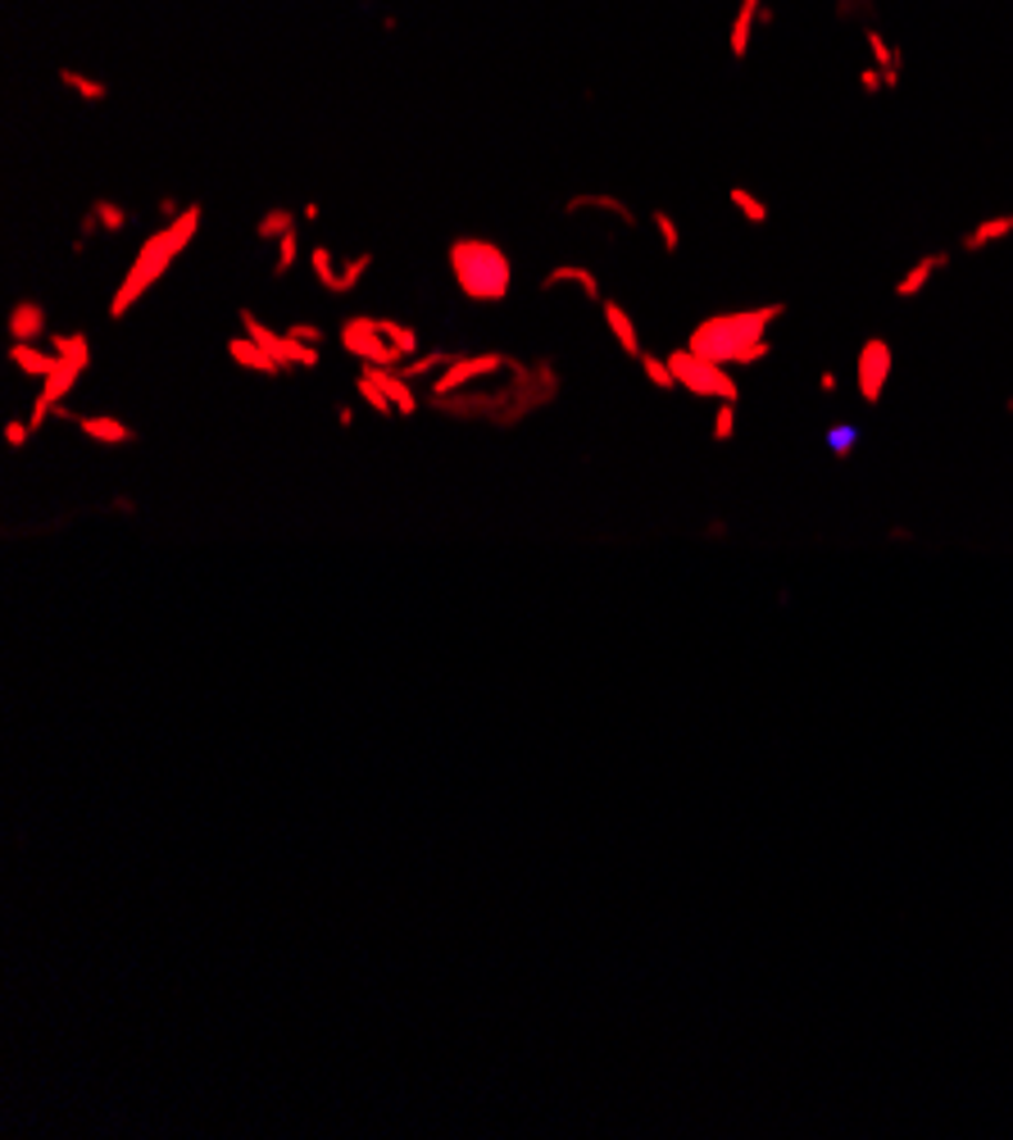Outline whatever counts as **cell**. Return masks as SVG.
<instances>
[{"instance_id": "6da1fadb", "label": "cell", "mask_w": 1013, "mask_h": 1140, "mask_svg": "<svg viewBox=\"0 0 1013 1140\" xmlns=\"http://www.w3.org/2000/svg\"><path fill=\"white\" fill-rule=\"evenodd\" d=\"M787 319V305H759V310H732V314H713L705 323L691 327L687 345L696 355L713 360V364H728V369H754L773 355V323Z\"/></svg>"}, {"instance_id": "7a4b0ae2", "label": "cell", "mask_w": 1013, "mask_h": 1140, "mask_svg": "<svg viewBox=\"0 0 1013 1140\" xmlns=\"http://www.w3.org/2000/svg\"><path fill=\"white\" fill-rule=\"evenodd\" d=\"M201 219H205V205H201V201H191L173 223H164L160 232H151L146 241H141V251H136L132 269L123 273L119 291H114V301H110V319H123L132 305H141V295H146V291H151V286H155V282L178 264V255L186 251V245L196 241Z\"/></svg>"}, {"instance_id": "3957f363", "label": "cell", "mask_w": 1013, "mask_h": 1140, "mask_svg": "<svg viewBox=\"0 0 1013 1140\" xmlns=\"http://www.w3.org/2000/svg\"><path fill=\"white\" fill-rule=\"evenodd\" d=\"M446 264H450V278L459 286V295H464V301H473V305H500L509 295L514 264H509V255L500 251V245L487 241V236L450 241Z\"/></svg>"}, {"instance_id": "277c9868", "label": "cell", "mask_w": 1013, "mask_h": 1140, "mask_svg": "<svg viewBox=\"0 0 1013 1140\" xmlns=\"http://www.w3.org/2000/svg\"><path fill=\"white\" fill-rule=\"evenodd\" d=\"M668 369H672V377H678V386L700 395V401H713V405H737L741 401V382L732 377V369L696 355L691 345H678V351L668 355Z\"/></svg>"}, {"instance_id": "5b68a950", "label": "cell", "mask_w": 1013, "mask_h": 1140, "mask_svg": "<svg viewBox=\"0 0 1013 1140\" xmlns=\"http://www.w3.org/2000/svg\"><path fill=\"white\" fill-rule=\"evenodd\" d=\"M336 341H342V351H346L351 360H359V364L405 369V355L396 351V341L387 336V323L373 319V314H355V319H346V323H342V332H336Z\"/></svg>"}, {"instance_id": "8992f818", "label": "cell", "mask_w": 1013, "mask_h": 1140, "mask_svg": "<svg viewBox=\"0 0 1013 1140\" xmlns=\"http://www.w3.org/2000/svg\"><path fill=\"white\" fill-rule=\"evenodd\" d=\"M236 323H241V332H246L251 341H260L264 351L282 364V373H296V369H318V345H305V341H296L292 332H277V327H269L255 310H241L236 314Z\"/></svg>"}, {"instance_id": "52a82bcc", "label": "cell", "mask_w": 1013, "mask_h": 1140, "mask_svg": "<svg viewBox=\"0 0 1013 1140\" xmlns=\"http://www.w3.org/2000/svg\"><path fill=\"white\" fill-rule=\"evenodd\" d=\"M60 355V351H55ZM91 369V360H82V355H60V364H55V373L41 382V391H37V405H32V414H28V427H32V436L55 418V410L69 401V391L78 386V377Z\"/></svg>"}, {"instance_id": "ba28073f", "label": "cell", "mask_w": 1013, "mask_h": 1140, "mask_svg": "<svg viewBox=\"0 0 1013 1140\" xmlns=\"http://www.w3.org/2000/svg\"><path fill=\"white\" fill-rule=\"evenodd\" d=\"M891 369H895V351L887 336H868L854 355V382H859V395L863 405H882L887 395V382H891Z\"/></svg>"}, {"instance_id": "9c48e42d", "label": "cell", "mask_w": 1013, "mask_h": 1140, "mask_svg": "<svg viewBox=\"0 0 1013 1140\" xmlns=\"http://www.w3.org/2000/svg\"><path fill=\"white\" fill-rule=\"evenodd\" d=\"M310 269H314L318 286H323L327 295H351V291L368 278L373 255L364 251V255H355V260H346V264H336V255L327 251V245H314V251H310Z\"/></svg>"}, {"instance_id": "30bf717a", "label": "cell", "mask_w": 1013, "mask_h": 1140, "mask_svg": "<svg viewBox=\"0 0 1013 1140\" xmlns=\"http://www.w3.org/2000/svg\"><path fill=\"white\" fill-rule=\"evenodd\" d=\"M55 418H69L91 445H132L136 441V432L123 418H114V414H73L69 405H60Z\"/></svg>"}, {"instance_id": "8fae6325", "label": "cell", "mask_w": 1013, "mask_h": 1140, "mask_svg": "<svg viewBox=\"0 0 1013 1140\" xmlns=\"http://www.w3.org/2000/svg\"><path fill=\"white\" fill-rule=\"evenodd\" d=\"M559 286H577V291H583V301H591V305H600V301H605L600 278H596L587 264H555V269L541 278V295H555Z\"/></svg>"}, {"instance_id": "7c38bea8", "label": "cell", "mask_w": 1013, "mask_h": 1140, "mask_svg": "<svg viewBox=\"0 0 1013 1140\" xmlns=\"http://www.w3.org/2000/svg\"><path fill=\"white\" fill-rule=\"evenodd\" d=\"M600 319H605V327H609V336H614V345L627 355V360H641L646 355V345H641V332H637V323H632V314H627L618 301H600Z\"/></svg>"}, {"instance_id": "4fadbf2b", "label": "cell", "mask_w": 1013, "mask_h": 1140, "mask_svg": "<svg viewBox=\"0 0 1013 1140\" xmlns=\"http://www.w3.org/2000/svg\"><path fill=\"white\" fill-rule=\"evenodd\" d=\"M945 269H950V255H945V251L919 255L909 273H900V282H895V301H919V295L932 286V278H936V273H945Z\"/></svg>"}, {"instance_id": "5bb4252c", "label": "cell", "mask_w": 1013, "mask_h": 1140, "mask_svg": "<svg viewBox=\"0 0 1013 1140\" xmlns=\"http://www.w3.org/2000/svg\"><path fill=\"white\" fill-rule=\"evenodd\" d=\"M6 327H10V341H41V336H51V319H45V305L32 301V295H23V301L10 305Z\"/></svg>"}, {"instance_id": "9a60e30c", "label": "cell", "mask_w": 1013, "mask_h": 1140, "mask_svg": "<svg viewBox=\"0 0 1013 1140\" xmlns=\"http://www.w3.org/2000/svg\"><path fill=\"white\" fill-rule=\"evenodd\" d=\"M587 210H600V214H614L622 228H637V214H632V205L622 201V195H609V191H583V195H573V201L564 205V214L568 219H577V214H587Z\"/></svg>"}, {"instance_id": "2e32d148", "label": "cell", "mask_w": 1013, "mask_h": 1140, "mask_svg": "<svg viewBox=\"0 0 1013 1140\" xmlns=\"http://www.w3.org/2000/svg\"><path fill=\"white\" fill-rule=\"evenodd\" d=\"M227 360H232L236 369H246V373H260V377H282V364L264 351L260 341H251L246 332L227 341Z\"/></svg>"}, {"instance_id": "e0dca14e", "label": "cell", "mask_w": 1013, "mask_h": 1140, "mask_svg": "<svg viewBox=\"0 0 1013 1140\" xmlns=\"http://www.w3.org/2000/svg\"><path fill=\"white\" fill-rule=\"evenodd\" d=\"M364 373L392 395V405H396V414H418V395H414V386H409V377L401 373V369H382V364H364Z\"/></svg>"}, {"instance_id": "ac0fdd59", "label": "cell", "mask_w": 1013, "mask_h": 1140, "mask_svg": "<svg viewBox=\"0 0 1013 1140\" xmlns=\"http://www.w3.org/2000/svg\"><path fill=\"white\" fill-rule=\"evenodd\" d=\"M10 364H14L23 377H37V382H45V377L55 373L60 355H55V351H41L37 341H10Z\"/></svg>"}, {"instance_id": "d6986e66", "label": "cell", "mask_w": 1013, "mask_h": 1140, "mask_svg": "<svg viewBox=\"0 0 1013 1140\" xmlns=\"http://www.w3.org/2000/svg\"><path fill=\"white\" fill-rule=\"evenodd\" d=\"M1013 236V214H991V219H982V223H973V232H963V251L969 255H977V251H991L995 241H1009Z\"/></svg>"}, {"instance_id": "ffe728a7", "label": "cell", "mask_w": 1013, "mask_h": 1140, "mask_svg": "<svg viewBox=\"0 0 1013 1140\" xmlns=\"http://www.w3.org/2000/svg\"><path fill=\"white\" fill-rule=\"evenodd\" d=\"M123 228H128V210L119 201H110V195H95L87 219H82V236H91V232H123Z\"/></svg>"}, {"instance_id": "44dd1931", "label": "cell", "mask_w": 1013, "mask_h": 1140, "mask_svg": "<svg viewBox=\"0 0 1013 1140\" xmlns=\"http://www.w3.org/2000/svg\"><path fill=\"white\" fill-rule=\"evenodd\" d=\"M60 82H64V91H73L78 101H87V105H101L105 95H110L105 82H95V78H87V73H78V69H60Z\"/></svg>"}, {"instance_id": "7402d4cb", "label": "cell", "mask_w": 1013, "mask_h": 1140, "mask_svg": "<svg viewBox=\"0 0 1013 1140\" xmlns=\"http://www.w3.org/2000/svg\"><path fill=\"white\" fill-rule=\"evenodd\" d=\"M728 205H732L750 228H763V223H768V205L759 201L754 191H746V186H732V191H728Z\"/></svg>"}, {"instance_id": "603a6c76", "label": "cell", "mask_w": 1013, "mask_h": 1140, "mask_svg": "<svg viewBox=\"0 0 1013 1140\" xmlns=\"http://www.w3.org/2000/svg\"><path fill=\"white\" fill-rule=\"evenodd\" d=\"M868 46H873V56H878V73H882L887 91L900 87V56L887 46V37H882V32H868Z\"/></svg>"}, {"instance_id": "cb8c5ba5", "label": "cell", "mask_w": 1013, "mask_h": 1140, "mask_svg": "<svg viewBox=\"0 0 1013 1140\" xmlns=\"http://www.w3.org/2000/svg\"><path fill=\"white\" fill-rule=\"evenodd\" d=\"M650 228H655V236H659V251H663V255H678V251H682V228H678V219H672L668 210H655V214H650Z\"/></svg>"}, {"instance_id": "d4e9b609", "label": "cell", "mask_w": 1013, "mask_h": 1140, "mask_svg": "<svg viewBox=\"0 0 1013 1140\" xmlns=\"http://www.w3.org/2000/svg\"><path fill=\"white\" fill-rule=\"evenodd\" d=\"M355 391H359V401H364V405H368V410H373L377 418H392V414H396V405H392V395H387V391H382V386H377V382H373L368 373H359Z\"/></svg>"}, {"instance_id": "484cf974", "label": "cell", "mask_w": 1013, "mask_h": 1140, "mask_svg": "<svg viewBox=\"0 0 1013 1140\" xmlns=\"http://www.w3.org/2000/svg\"><path fill=\"white\" fill-rule=\"evenodd\" d=\"M286 232H296V214H292V210H269V214L255 223V236H260V241H282Z\"/></svg>"}, {"instance_id": "4316f807", "label": "cell", "mask_w": 1013, "mask_h": 1140, "mask_svg": "<svg viewBox=\"0 0 1013 1140\" xmlns=\"http://www.w3.org/2000/svg\"><path fill=\"white\" fill-rule=\"evenodd\" d=\"M754 14H759V0H741V14H737V23H732V56H737V60H746V51H750V23H754Z\"/></svg>"}, {"instance_id": "83f0119b", "label": "cell", "mask_w": 1013, "mask_h": 1140, "mask_svg": "<svg viewBox=\"0 0 1013 1140\" xmlns=\"http://www.w3.org/2000/svg\"><path fill=\"white\" fill-rule=\"evenodd\" d=\"M450 360H455L450 351H427V355H414V360H409L401 373H405L409 382H418V377H427V373H442Z\"/></svg>"}, {"instance_id": "f1b7e54d", "label": "cell", "mask_w": 1013, "mask_h": 1140, "mask_svg": "<svg viewBox=\"0 0 1013 1140\" xmlns=\"http://www.w3.org/2000/svg\"><path fill=\"white\" fill-rule=\"evenodd\" d=\"M637 364H641V373H646V382H650V386H659V391H672V386H678V377H672V369H668V355L659 360V355H650V351H646Z\"/></svg>"}, {"instance_id": "f546056e", "label": "cell", "mask_w": 1013, "mask_h": 1140, "mask_svg": "<svg viewBox=\"0 0 1013 1140\" xmlns=\"http://www.w3.org/2000/svg\"><path fill=\"white\" fill-rule=\"evenodd\" d=\"M296 260H301V232H286L282 241H277V260H273V278H286L296 269Z\"/></svg>"}, {"instance_id": "4dcf8cb0", "label": "cell", "mask_w": 1013, "mask_h": 1140, "mask_svg": "<svg viewBox=\"0 0 1013 1140\" xmlns=\"http://www.w3.org/2000/svg\"><path fill=\"white\" fill-rule=\"evenodd\" d=\"M854 445H859V432H854L850 423L828 427V451H832L837 460H850V455H854Z\"/></svg>"}, {"instance_id": "1f68e13d", "label": "cell", "mask_w": 1013, "mask_h": 1140, "mask_svg": "<svg viewBox=\"0 0 1013 1140\" xmlns=\"http://www.w3.org/2000/svg\"><path fill=\"white\" fill-rule=\"evenodd\" d=\"M51 351H60V355H82V360H91V341H87L82 332H51Z\"/></svg>"}, {"instance_id": "d6a6232c", "label": "cell", "mask_w": 1013, "mask_h": 1140, "mask_svg": "<svg viewBox=\"0 0 1013 1140\" xmlns=\"http://www.w3.org/2000/svg\"><path fill=\"white\" fill-rule=\"evenodd\" d=\"M709 436H713L718 445H728V441L737 436V405H718V410H713V427H709Z\"/></svg>"}, {"instance_id": "836d02e7", "label": "cell", "mask_w": 1013, "mask_h": 1140, "mask_svg": "<svg viewBox=\"0 0 1013 1140\" xmlns=\"http://www.w3.org/2000/svg\"><path fill=\"white\" fill-rule=\"evenodd\" d=\"M28 436H32L28 418H10V423H6V445H10V451H23Z\"/></svg>"}, {"instance_id": "e575fe53", "label": "cell", "mask_w": 1013, "mask_h": 1140, "mask_svg": "<svg viewBox=\"0 0 1013 1140\" xmlns=\"http://www.w3.org/2000/svg\"><path fill=\"white\" fill-rule=\"evenodd\" d=\"M286 332H292L296 341H305V345H318V351H323V336H327V332H323L318 323H292V327H286Z\"/></svg>"}, {"instance_id": "d590c367", "label": "cell", "mask_w": 1013, "mask_h": 1140, "mask_svg": "<svg viewBox=\"0 0 1013 1140\" xmlns=\"http://www.w3.org/2000/svg\"><path fill=\"white\" fill-rule=\"evenodd\" d=\"M182 210H186V205H178V195H164V201H160V205H155V214H160V219H164V223H173V219H178V214H182Z\"/></svg>"}, {"instance_id": "8d00e7d4", "label": "cell", "mask_w": 1013, "mask_h": 1140, "mask_svg": "<svg viewBox=\"0 0 1013 1140\" xmlns=\"http://www.w3.org/2000/svg\"><path fill=\"white\" fill-rule=\"evenodd\" d=\"M859 87H863V91H882L887 82H882V73H878V69H863V73H859Z\"/></svg>"}, {"instance_id": "74e56055", "label": "cell", "mask_w": 1013, "mask_h": 1140, "mask_svg": "<svg viewBox=\"0 0 1013 1140\" xmlns=\"http://www.w3.org/2000/svg\"><path fill=\"white\" fill-rule=\"evenodd\" d=\"M110 510H114V514H136V501H132V495H114Z\"/></svg>"}, {"instance_id": "f35d334b", "label": "cell", "mask_w": 1013, "mask_h": 1140, "mask_svg": "<svg viewBox=\"0 0 1013 1140\" xmlns=\"http://www.w3.org/2000/svg\"><path fill=\"white\" fill-rule=\"evenodd\" d=\"M837 386H841V382H837V373H832V369H828V373H818V391H828V395H832Z\"/></svg>"}, {"instance_id": "ab89813d", "label": "cell", "mask_w": 1013, "mask_h": 1140, "mask_svg": "<svg viewBox=\"0 0 1013 1140\" xmlns=\"http://www.w3.org/2000/svg\"><path fill=\"white\" fill-rule=\"evenodd\" d=\"M355 423V410L351 405H336V427H351Z\"/></svg>"}, {"instance_id": "60d3db41", "label": "cell", "mask_w": 1013, "mask_h": 1140, "mask_svg": "<svg viewBox=\"0 0 1013 1140\" xmlns=\"http://www.w3.org/2000/svg\"><path fill=\"white\" fill-rule=\"evenodd\" d=\"M887 541H913V532H909V527H891Z\"/></svg>"}]
</instances>
